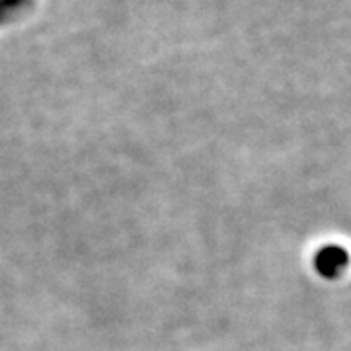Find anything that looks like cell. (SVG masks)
I'll list each match as a JSON object with an SVG mask.
<instances>
[{
    "instance_id": "1",
    "label": "cell",
    "mask_w": 351,
    "mask_h": 351,
    "mask_svg": "<svg viewBox=\"0 0 351 351\" xmlns=\"http://www.w3.org/2000/svg\"><path fill=\"white\" fill-rule=\"evenodd\" d=\"M348 265H350V252L341 246H324L314 256V267L318 276L326 279L339 277L348 269Z\"/></svg>"
}]
</instances>
